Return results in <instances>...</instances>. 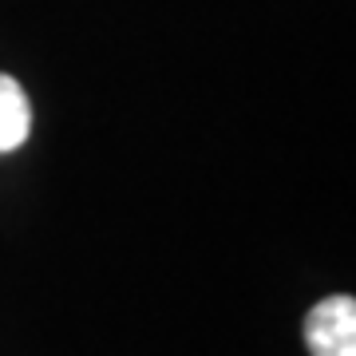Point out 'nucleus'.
I'll return each instance as SVG.
<instances>
[{"instance_id": "nucleus-1", "label": "nucleus", "mask_w": 356, "mask_h": 356, "mask_svg": "<svg viewBox=\"0 0 356 356\" xmlns=\"http://www.w3.org/2000/svg\"><path fill=\"white\" fill-rule=\"evenodd\" d=\"M305 344L313 356H356V301L325 297L305 317Z\"/></svg>"}, {"instance_id": "nucleus-2", "label": "nucleus", "mask_w": 356, "mask_h": 356, "mask_svg": "<svg viewBox=\"0 0 356 356\" xmlns=\"http://www.w3.org/2000/svg\"><path fill=\"white\" fill-rule=\"evenodd\" d=\"M32 135V103L13 76L0 72V154L24 147Z\"/></svg>"}]
</instances>
